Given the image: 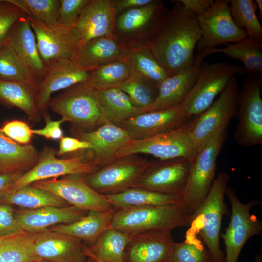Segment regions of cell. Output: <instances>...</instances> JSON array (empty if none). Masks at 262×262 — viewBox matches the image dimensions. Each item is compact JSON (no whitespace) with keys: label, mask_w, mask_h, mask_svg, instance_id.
I'll return each instance as SVG.
<instances>
[{"label":"cell","mask_w":262,"mask_h":262,"mask_svg":"<svg viewBox=\"0 0 262 262\" xmlns=\"http://www.w3.org/2000/svg\"><path fill=\"white\" fill-rule=\"evenodd\" d=\"M72 132L77 138L91 144L92 147L89 150L92 154L87 160L99 168L116 160L118 150L131 139L123 128L109 122L91 131Z\"/></svg>","instance_id":"20"},{"label":"cell","mask_w":262,"mask_h":262,"mask_svg":"<svg viewBox=\"0 0 262 262\" xmlns=\"http://www.w3.org/2000/svg\"><path fill=\"white\" fill-rule=\"evenodd\" d=\"M169 262H213L211 254L197 235L186 233L185 239L174 242Z\"/></svg>","instance_id":"41"},{"label":"cell","mask_w":262,"mask_h":262,"mask_svg":"<svg viewBox=\"0 0 262 262\" xmlns=\"http://www.w3.org/2000/svg\"><path fill=\"white\" fill-rule=\"evenodd\" d=\"M152 0H111L116 16L124 11L147 5Z\"/></svg>","instance_id":"51"},{"label":"cell","mask_w":262,"mask_h":262,"mask_svg":"<svg viewBox=\"0 0 262 262\" xmlns=\"http://www.w3.org/2000/svg\"><path fill=\"white\" fill-rule=\"evenodd\" d=\"M203 62L169 76L158 87V95L148 112L164 110L181 104L195 85Z\"/></svg>","instance_id":"26"},{"label":"cell","mask_w":262,"mask_h":262,"mask_svg":"<svg viewBox=\"0 0 262 262\" xmlns=\"http://www.w3.org/2000/svg\"><path fill=\"white\" fill-rule=\"evenodd\" d=\"M85 175H73L58 180L55 178L34 182V187L49 192L70 205L85 211L105 212L114 207L105 195L90 187Z\"/></svg>","instance_id":"16"},{"label":"cell","mask_w":262,"mask_h":262,"mask_svg":"<svg viewBox=\"0 0 262 262\" xmlns=\"http://www.w3.org/2000/svg\"><path fill=\"white\" fill-rule=\"evenodd\" d=\"M262 74H250L239 90L236 116L238 121L234 137L242 147L262 144Z\"/></svg>","instance_id":"10"},{"label":"cell","mask_w":262,"mask_h":262,"mask_svg":"<svg viewBox=\"0 0 262 262\" xmlns=\"http://www.w3.org/2000/svg\"><path fill=\"white\" fill-rule=\"evenodd\" d=\"M92 146L89 143L77 138L63 137L59 142L57 155L61 156L66 153L74 152L81 150H90Z\"/></svg>","instance_id":"49"},{"label":"cell","mask_w":262,"mask_h":262,"mask_svg":"<svg viewBox=\"0 0 262 262\" xmlns=\"http://www.w3.org/2000/svg\"><path fill=\"white\" fill-rule=\"evenodd\" d=\"M105 122L119 126L123 122L147 112L134 106L128 95L118 88L97 91Z\"/></svg>","instance_id":"31"},{"label":"cell","mask_w":262,"mask_h":262,"mask_svg":"<svg viewBox=\"0 0 262 262\" xmlns=\"http://www.w3.org/2000/svg\"><path fill=\"white\" fill-rule=\"evenodd\" d=\"M88 212L71 205L65 207L48 206L16 210L14 216L24 231L36 233L57 225L75 222Z\"/></svg>","instance_id":"24"},{"label":"cell","mask_w":262,"mask_h":262,"mask_svg":"<svg viewBox=\"0 0 262 262\" xmlns=\"http://www.w3.org/2000/svg\"><path fill=\"white\" fill-rule=\"evenodd\" d=\"M131 234L110 228L105 230L90 247L85 245L86 257L105 262H124V253Z\"/></svg>","instance_id":"34"},{"label":"cell","mask_w":262,"mask_h":262,"mask_svg":"<svg viewBox=\"0 0 262 262\" xmlns=\"http://www.w3.org/2000/svg\"><path fill=\"white\" fill-rule=\"evenodd\" d=\"M39 152L33 145L18 143L0 128V173L26 172L37 163Z\"/></svg>","instance_id":"29"},{"label":"cell","mask_w":262,"mask_h":262,"mask_svg":"<svg viewBox=\"0 0 262 262\" xmlns=\"http://www.w3.org/2000/svg\"><path fill=\"white\" fill-rule=\"evenodd\" d=\"M225 195L231 204V213L228 225L222 235L226 251L224 262H237L246 241L262 231V221L250 213L251 209L261 201L252 199L243 203L231 188H226Z\"/></svg>","instance_id":"12"},{"label":"cell","mask_w":262,"mask_h":262,"mask_svg":"<svg viewBox=\"0 0 262 262\" xmlns=\"http://www.w3.org/2000/svg\"><path fill=\"white\" fill-rule=\"evenodd\" d=\"M192 119L180 104L138 115L119 126L127 131L131 139H143L174 130Z\"/></svg>","instance_id":"18"},{"label":"cell","mask_w":262,"mask_h":262,"mask_svg":"<svg viewBox=\"0 0 262 262\" xmlns=\"http://www.w3.org/2000/svg\"><path fill=\"white\" fill-rule=\"evenodd\" d=\"M125 62L131 74L147 81L157 88L169 77L154 56L149 45L128 49Z\"/></svg>","instance_id":"33"},{"label":"cell","mask_w":262,"mask_h":262,"mask_svg":"<svg viewBox=\"0 0 262 262\" xmlns=\"http://www.w3.org/2000/svg\"><path fill=\"white\" fill-rule=\"evenodd\" d=\"M90 257L94 260H95L96 261H97L98 262H105L99 259H98V258H95V257Z\"/></svg>","instance_id":"57"},{"label":"cell","mask_w":262,"mask_h":262,"mask_svg":"<svg viewBox=\"0 0 262 262\" xmlns=\"http://www.w3.org/2000/svg\"><path fill=\"white\" fill-rule=\"evenodd\" d=\"M130 75L125 61L111 62L89 71L86 85L97 91L118 88Z\"/></svg>","instance_id":"38"},{"label":"cell","mask_w":262,"mask_h":262,"mask_svg":"<svg viewBox=\"0 0 262 262\" xmlns=\"http://www.w3.org/2000/svg\"><path fill=\"white\" fill-rule=\"evenodd\" d=\"M1 130L9 138L23 145L30 144L33 135L32 129L27 123L17 120L6 123Z\"/></svg>","instance_id":"47"},{"label":"cell","mask_w":262,"mask_h":262,"mask_svg":"<svg viewBox=\"0 0 262 262\" xmlns=\"http://www.w3.org/2000/svg\"><path fill=\"white\" fill-rule=\"evenodd\" d=\"M0 203L16 205L28 209L48 206L65 207L70 206L58 196L32 184L10 191Z\"/></svg>","instance_id":"35"},{"label":"cell","mask_w":262,"mask_h":262,"mask_svg":"<svg viewBox=\"0 0 262 262\" xmlns=\"http://www.w3.org/2000/svg\"><path fill=\"white\" fill-rule=\"evenodd\" d=\"M182 4L197 16L205 13L214 3L213 0H179Z\"/></svg>","instance_id":"52"},{"label":"cell","mask_w":262,"mask_h":262,"mask_svg":"<svg viewBox=\"0 0 262 262\" xmlns=\"http://www.w3.org/2000/svg\"><path fill=\"white\" fill-rule=\"evenodd\" d=\"M229 2L230 0H216L205 13L197 16L201 37L196 46L195 61L202 62L206 53L219 45L247 37L246 32L233 21Z\"/></svg>","instance_id":"7"},{"label":"cell","mask_w":262,"mask_h":262,"mask_svg":"<svg viewBox=\"0 0 262 262\" xmlns=\"http://www.w3.org/2000/svg\"><path fill=\"white\" fill-rule=\"evenodd\" d=\"M0 79L20 83L35 90L39 82L8 42L0 47Z\"/></svg>","instance_id":"37"},{"label":"cell","mask_w":262,"mask_h":262,"mask_svg":"<svg viewBox=\"0 0 262 262\" xmlns=\"http://www.w3.org/2000/svg\"><path fill=\"white\" fill-rule=\"evenodd\" d=\"M157 35L149 45L154 56L168 76L194 66V49L201 37L197 15L179 0Z\"/></svg>","instance_id":"1"},{"label":"cell","mask_w":262,"mask_h":262,"mask_svg":"<svg viewBox=\"0 0 262 262\" xmlns=\"http://www.w3.org/2000/svg\"><path fill=\"white\" fill-rule=\"evenodd\" d=\"M229 9L236 26L246 32L248 38L261 43L262 27L256 14L255 2L252 0H231Z\"/></svg>","instance_id":"40"},{"label":"cell","mask_w":262,"mask_h":262,"mask_svg":"<svg viewBox=\"0 0 262 262\" xmlns=\"http://www.w3.org/2000/svg\"><path fill=\"white\" fill-rule=\"evenodd\" d=\"M105 196L116 210L176 205L182 203V201L180 195L166 194L139 187H131L117 194Z\"/></svg>","instance_id":"30"},{"label":"cell","mask_w":262,"mask_h":262,"mask_svg":"<svg viewBox=\"0 0 262 262\" xmlns=\"http://www.w3.org/2000/svg\"><path fill=\"white\" fill-rule=\"evenodd\" d=\"M170 230L131 234L125 249L124 262H169L174 241Z\"/></svg>","instance_id":"23"},{"label":"cell","mask_w":262,"mask_h":262,"mask_svg":"<svg viewBox=\"0 0 262 262\" xmlns=\"http://www.w3.org/2000/svg\"><path fill=\"white\" fill-rule=\"evenodd\" d=\"M46 66V73L36 87L34 97L42 118L48 113L53 93L85 82L89 75V70L78 66L71 58L55 59Z\"/></svg>","instance_id":"17"},{"label":"cell","mask_w":262,"mask_h":262,"mask_svg":"<svg viewBox=\"0 0 262 262\" xmlns=\"http://www.w3.org/2000/svg\"><path fill=\"white\" fill-rule=\"evenodd\" d=\"M115 16L111 0H90L72 29L77 47L93 39L112 37Z\"/></svg>","instance_id":"22"},{"label":"cell","mask_w":262,"mask_h":262,"mask_svg":"<svg viewBox=\"0 0 262 262\" xmlns=\"http://www.w3.org/2000/svg\"><path fill=\"white\" fill-rule=\"evenodd\" d=\"M32 262H53L51 261H47V260H39L37 261H35Z\"/></svg>","instance_id":"56"},{"label":"cell","mask_w":262,"mask_h":262,"mask_svg":"<svg viewBox=\"0 0 262 262\" xmlns=\"http://www.w3.org/2000/svg\"><path fill=\"white\" fill-rule=\"evenodd\" d=\"M35 255L53 262H84L85 244L81 240L47 229L32 233Z\"/></svg>","instance_id":"19"},{"label":"cell","mask_w":262,"mask_h":262,"mask_svg":"<svg viewBox=\"0 0 262 262\" xmlns=\"http://www.w3.org/2000/svg\"><path fill=\"white\" fill-rule=\"evenodd\" d=\"M128 49L113 36L91 39L76 47L71 59L80 66L91 70L105 64L126 61Z\"/></svg>","instance_id":"25"},{"label":"cell","mask_w":262,"mask_h":262,"mask_svg":"<svg viewBox=\"0 0 262 262\" xmlns=\"http://www.w3.org/2000/svg\"><path fill=\"white\" fill-rule=\"evenodd\" d=\"M84 262H98L90 257H87L86 260H85Z\"/></svg>","instance_id":"55"},{"label":"cell","mask_w":262,"mask_h":262,"mask_svg":"<svg viewBox=\"0 0 262 262\" xmlns=\"http://www.w3.org/2000/svg\"><path fill=\"white\" fill-rule=\"evenodd\" d=\"M43 118L45 120V126L41 129H32L33 134L43 136L48 139L60 140L63 137L61 125L65 122L64 120L62 119L57 121L52 120L48 113Z\"/></svg>","instance_id":"48"},{"label":"cell","mask_w":262,"mask_h":262,"mask_svg":"<svg viewBox=\"0 0 262 262\" xmlns=\"http://www.w3.org/2000/svg\"><path fill=\"white\" fill-rule=\"evenodd\" d=\"M239 90L234 76L213 103L193 118L191 136L196 150L215 135L226 131L236 115Z\"/></svg>","instance_id":"9"},{"label":"cell","mask_w":262,"mask_h":262,"mask_svg":"<svg viewBox=\"0 0 262 262\" xmlns=\"http://www.w3.org/2000/svg\"><path fill=\"white\" fill-rule=\"evenodd\" d=\"M35 90L23 84L0 79V102L23 111L33 123H39L42 116L34 100Z\"/></svg>","instance_id":"32"},{"label":"cell","mask_w":262,"mask_h":262,"mask_svg":"<svg viewBox=\"0 0 262 262\" xmlns=\"http://www.w3.org/2000/svg\"><path fill=\"white\" fill-rule=\"evenodd\" d=\"M20 8L28 16L46 24L58 25L60 0H8Z\"/></svg>","instance_id":"43"},{"label":"cell","mask_w":262,"mask_h":262,"mask_svg":"<svg viewBox=\"0 0 262 262\" xmlns=\"http://www.w3.org/2000/svg\"><path fill=\"white\" fill-rule=\"evenodd\" d=\"M189 216L182 203L116 210L111 228L133 234L154 230H170L189 226Z\"/></svg>","instance_id":"5"},{"label":"cell","mask_w":262,"mask_h":262,"mask_svg":"<svg viewBox=\"0 0 262 262\" xmlns=\"http://www.w3.org/2000/svg\"><path fill=\"white\" fill-rule=\"evenodd\" d=\"M149 161L137 154L125 156L85 175L84 179L90 187L101 194H117L131 188Z\"/></svg>","instance_id":"14"},{"label":"cell","mask_w":262,"mask_h":262,"mask_svg":"<svg viewBox=\"0 0 262 262\" xmlns=\"http://www.w3.org/2000/svg\"><path fill=\"white\" fill-rule=\"evenodd\" d=\"M255 262H262V256L260 254H257L254 257Z\"/></svg>","instance_id":"54"},{"label":"cell","mask_w":262,"mask_h":262,"mask_svg":"<svg viewBox=\"0 0 262 262\" xmlns=\"http://www.w3.org/2000/svg\"><path fill=\"white\" fill-rule=\"evenodd\" d=\"M27 16L18 6L8 0H0V47L8 42L15 23Z\"/></svg>","instance_id":"44"},{"label":"cell","mask_w":262,"mask_h":262,"mask_svg":"<svg viewBox=\"0 0 262 262\" xmlns=\"http://www.w3.org/2000/svg\"><path fill=\"white\" fill-rule=\"evenodd\" d=\"M226 131L217 134L198 148L191 161L182 203L190 217L208 194L215 178L217 159L226 138Z\"/></svg>","instance_id":"6"},{"label":"cell","mask_w":262,"mask_h":262,"mask_svg":"<svg viewBox=\"0 0 262 262\" xmlns=\"http://www.w3.org/2000/svg\"><path fill=\"white\" fill-rule=\"evenodd\" d=\"M255 2L256 3L259 10V14L261 17H262V0H255Z\"/></svg>","instance_id":"53"},{"label":"cell","mask_w":262,"mask_h":262,"mask_svg":"<svg viewBox=\"0 0 262 262\" xmlns=\"http://www.w3.org/2000/svg\"><path fill=\"white\" fill-rule=\"evenodd\" d=\"M115 212V208L105 212L89 211L86 215L75 222L57 225L49 229L76 237L90 247L105 230L111 228Z\"/></svg>","instance_id":"28"},{"label":"cell","mask_w":262,"mask_h":262,"mask_svg":"<svg viewBox=\"0 0 262 262\" xmlns=\"http://www.w3.org/2000/svg\"><path fill=\"white\" fill-rule=\"evenodd\" d=\"M56 155L55 149L44 146L39 152L36 165L20 176L12 190H17L36 181L61 176L89 175L99 169L83 156L59 159Z\"/></svg>","instance_id":"15"},{"label":"cell","mask_w":262,"mask_h":262,"mask_svg":"<svg viewBox=\"0 0 262 262\" xmlns=\"http://www.w3.org/2000/svg\"><path fill=\"white\" fill-rule=\"evenodd\" d=\"M118 88L128 95L134 106L146 109L147 112L158 95L156 86L131 73Z\"/></svg>","instance_id":"42"},{"label":"cell","mask_w":262,"mask_h":262,"mask_svg":"<svg viewBox=\"0 0 262 262\" xmlns=\"http://www.w3.org/2000/svg\"><path fill=\"white\" fill-rule=\"evenodd\" d=\"M27 19L36 37L40 55L46 65L50 61L71 58L77 42L72 29L59 25L46 24L28 16Z\"/></svg>","instance_id":"21"},{"label":"cell","mask_w":262,"mask_h":262,"mask_svg":"<svg viewBox=\"0 0 262 262\" xmlns=\"http://www.w3.org/2000/svg\"><path fill=\"white\" fill-rule=\"evenodd\" d=\"M90 0H60L58 24L72 29L80 14Z\"/></svg>","instance_id":"45"},{"label":"cell","mask_w":262,"mask_h":262,"mask_svg":"<svg viewBox=\"0 0 262 262\" xmlns=\"http://www.w3.org/2000/svg\"><path fill=\"white\" fill-rule=\"evenodd\" d=\"M8 42L40 82L45 76L47 66L40 55L35 34L27 17L15 23Z\"/></svg>","instance_id":"27"},{"label":"cell","mask_w":262,"mask_h":262,"mask_svg":"<svg viewBox=\"0 0 262 262\" xmlns=\"http://www.w3.org/2000/svg\"><path fill=\"white\" fill-rule=\"evenodd\" d=\"M23 172L0 173V202L12 190Z\"/></svg>","instance_id":"50"},{"label":"cell","mask_w":262,"mask_h":262,"mask_svg":"<svg viewBox=\"0 0 262 262\" xmlns=\"http://www.w3.org/2000/svg\"><path fill=\"white\" fill-rule=\"evenodd\" d=\"M229 180L228 173H218L207 196L189 217L190 227L186 232L201 238L213 262H224L219 241L222 218L228 213L224 196Z\"/></svg>","instance_id":"2"},{"label":"cell","mask_w":262,"mask_h":262,"mask_svg":"<svg viewBox=\"0 0 262 262\" xmlns=\"http://www.w3.org/2000/svg\"><path fill=\"white\" fill-rule=\"evenodd\" d=\"M191 161L185 157L150 161L131 187L182 196L187 185Z\"/></svg>","instance_id":"13"},{"label":"cell","mask_w":262,"mask_h":262,"mask_svg":"<svg viewBox=\"0 0 262 262\" xmlns=\"http://www.w3.org/2000/svg\"><path fill=\"white\" fill-rule=\"evenodd\" d=\"M214 53H222L228 57L238 60L244 66V73L262 74V44L246 37L222 49H213L206 53V57Z\"/></svg>","instance_id":"36"},{"label":"cell","mask_w":262,"mask_h":262,"mask_svg":"<svg viewBox=\"0 0 262 262\" xmlns=\"http://www.w3.org/2000/svg\"><path fill=\"white\" fill-rule=\"evenodd\" d=\"M4 237L3 238H0V241L3 238H4Z\"/></svg>","instance_id":"58"},{"label":"cell","mask_w":262,"mask_h":262,"mask_svg":"<svg viewBox=\"0 0 262 262\" xmlns=\"http://www.w3.org/2000/svg\"><path fill=\"white\" fill-rule=\"evenodd\" d=\"M39 260L35 254L32 233L24 232L0 241V262H32Z\"/></svg>","instance_id":"39"},{"label":"cell","mask_w":262,"mask_h":262,"mask_svg":"<svg viewBox=\"0 0 262 262\" xmlns=\"http://www.w3.org/2000/svg\"><path fill=\"white\" fill-rule=\"evenodd\" d=\"M193 119L172 131L143 139H130L118 150L116 159L138 154L160 160L185 157L192 159L196 152L191 136Z\"/></svg>","instance_id":"8"},{"label":"cell","mask_w":262,"mask_h":262,"mask_svg":"<svg viewBox=\"0 0 262 262\" xmlns=\"http://www.w3.org/2000/svg\"><path fill=\"white\" fill-rule=\"evenodd\" d=\"M49 107L70 123L72 131H92L105 123L97 91L84 83L64 90L50 100Z\"/></svg>","instance_id":"4"},{"label":"cell","mask_w":262,"mask_h":262,"mask_svg":"<svg viewBox=\"0 0 262 262\" xmlns=\"http://www.w3.org/2000/svg\"><path fill=\"white\" fill-rule=\"evenodd\" d=\"M161 0L124 11L115 16L113 36L128 49L149 45L157 35L170 13Z\"/></svg>","instance_id":"3"},{"label":"cell","mask_w":262,"mask_h":262,"mask_svg":"<svg viewBox=\"0 0 262 262\" xmlns=\"http://www.w3.org/2000/svg\"><path fill=\"white\" fill-rule=\"evenodd\" d=\"M244 73L243 66L226 62H202L198 79L181 104L193 117L206 110L226 87L232 77Z\"/></svg>","instance_id":"11"},{"label":"cell","mask_w":262,"mask_h":262,"mask_svg":"<svg viewBox=\"0 0 262 262\" xmlns=\"http://www.w3.org/2000/svg\"><path fill=\"white\" fill-rule=\"evenodd\" d=\"M13 206L0 203V238L24 232L14 216Z\"/></svg>","instance_id":"46"}]
</instances>
